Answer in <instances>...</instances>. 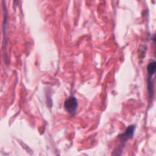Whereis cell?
I'll return each instance as SVG.
<instances>
[{"instance_id":"obj_2","label":"cell","mask_w":156,"mask_h":156,"mask_svg":"<svg viewBox=\"0 0 156 156\" xmlns=\"http://www.w3.org/2000/svg\"><path fill=\"white\" fill-rule=\"evenodd\" d=\"M65 110L70 114H74L77 107V101L74 97H69L64 102Z\"/></svg>"},{"instance_id":"obj_1","label":"cell","mask_w":156,"mask_h":156,"mask_svg":"<svg viewBox=\"0 0 156 156\" xmlns=\"http://www.w3.org/2000/svg\"><path fill=\"white\" fill-rule=\"evenodd\" d=\"M147 71L149 74L148 76V90L151 96H152L154 93V85L152 82V77L156 72V61L150 63L147 65Z\"/></svg>"},{"instance_id":"obj_4","label":"cell","mask_w":156,"mask_h":156,"mask_svg":"<svg viewBox=\"0 0 156 156\" xmlns=\"http://www.w3.org/2000/svg\"><path fill=\"white\" fill-rule=\"evenodd\" d=\"M152 39H153V40H154L155 42H156V33H155V34H154V35L153 36Z\"/></svg>"},{"instance_id":"obj_3","label":"cell","mask_w":156,"mask_h":156,"mask_svg":"<svg viewBox=\"0 0 156 156\" xmlns=\"http://www.w3.org/2000/svg\"><path fill=\"white\" fill-rule=\"evenodd\" d=\"M135 126L133 125H131V126H129L127 127V129H126V130L125 131V132L120 135L121 140L122 142H125L129 138H132L133 136L134 130H135Z\"/></svg>"}]
</instances>
